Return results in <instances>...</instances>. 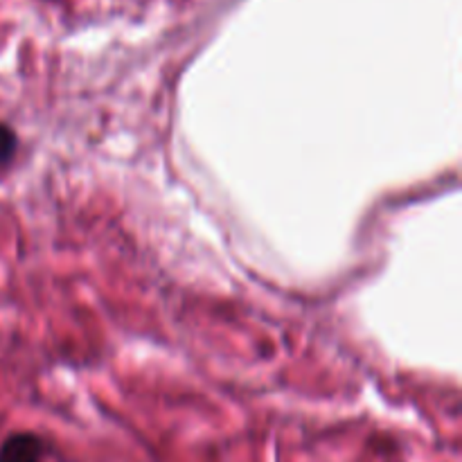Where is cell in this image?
<instances>
[{"instance_id":"obj_2","label":"cell","mask_w":462,"mask_h":462,"mask_svg":"<svg viewBox=\"0 0 462 462\" xmlns=\"http://www.w3.org/2000/svg\"><path fill=\"white\" fill-rule=\"evenodd\" d=\"M16 152V134L0 122V165L7 162Z\"/></svg>"},{"instance_id":"obj_1","label":"cell","mask_w":462,"mask_h":462,"mask_svg":"<svg viewBox=\"0 0 462 462\" xmlns=\"http://www.w3.org/2000/svg\"><path fill=\"white\" fill-rule=\"evenodd\" d=\"M43 442L32 433H14L0 447V462H41Z\"/></svg>"}]
</instances>
